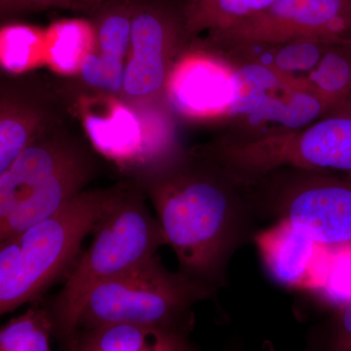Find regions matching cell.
Wrapping results in <instances>:
<instances>
[{
  "mask_svg": "<svg viewBox=\"0 0 351 351\" xmlns=\"http://www.w3.org/2000/svg\"><path fill=\"white\" fill-rule=\"evenodd\" d=\"M87 43L88 32L80 23L69 22L58 25L51 43V62L61 71H75L82 66Z\"/></svg>",
  "mask_w": 351,
  "mask_h": 351,
  "instance_id": "ffe728a7",
  "label": "cell"
},
{
  "mask_svg": "<svg viewBox=\"0 0 351 351\" xmlns=\"http://www.w3.org/2000/svg\"><path fill=\"white\" fill-rule=\"evenodd\" d=\"M212 1H214V0H191V1H189V5L186 6V10H189V9L198 8V7L205 5V4L209 3V2Z\"/></svg>",
  "mask_w": 351,
  "mask_h": 351,
  "instance_id": "7402d4cb",
  "label": "cell"
},
{
  "mask_svg": "<svg viewBox=\"0 0 351 351\" xmlns=\"http://www.w3.org/2000/svg\"><path fill=\"white\" fill-rule=\"evenodd\" d=\"M93 240L46 301L59 345L77 329L88 295L97 286L157 255L166 245L158 219L137 193H112L94 226Z\"/></svg>",
  "mask_w": 351,
  "mask_h": 351,
  "instance_id": "7a4b0ae2",
  "label": "cell"
},
{
  "mask_svg": "<svg viewBox=\"0 0 351 351\" xmlns=\"http://www.w3.org/2000/svg\"><path fill=\"white\" fill-rule=\"evenodd\" d=\"M9 0H0V7L2 5H4V4L6 3V2H8Z\"/></svg>",
  "mask_w": 351,
  "mask_h": 351,
  "instance_id": "603a6c76",
  "label": "cell"
},
{
  "mask_svg": "<svg viewBox=\"0 0 351 351\" xmlns=\"http://www.w3.org/2000/svg\"><path fill=\"white\" fill-rule=\"evenodd\" d=\"M39 46L38 32L22 25L0 29V66L9 73H19L36 62Z\"/></svg>",
  "mask_w": 351,
  "mask_h": 351,
  "instance_id": "d6986e66",
  "label": "cell"
},
{
  "mask_svg": "<svg viewBox=\"0 0 351 351\" xmlns=\"http://www.w3.org/2000/svg\"><path fill=\"white\" fill-rule=\"evenodd\" d=\"M250 160L261 173L297 169L351 177V113H334L297 130L257 138Z\"/></svg>",
  "mask_w": 351,
  "mask_h": 351,
  "instance_id": "ba28073f",
  "label": "cell"
},
{
  "mask_svg": "<svg viewBox=\"0 0 351 351\" xmlns=\"http://www.w3.org/2000/svg\"><path fill=\"white\" fill-rule=\"evenodd\" d=\"M38 114L19 92L0 89V176L36 141Z\"/></svg>",
  "mask_w": 351,
  "mask_h": 351,
  "instance_id": "9a60e30c",
  "label": "cell"
},
{
  "mask_svg": "<svg viewBox=\"0 0 351 351\" xmlns=\"http://www.w3.org/2000/svg\"><path fill=\"white\" fill-rule=\"evenodd\" d=\"M54 326L43 299L0 327V351H53Z\"/></svg>",
  "mask_w": 351,
  "mask_h": 351,
  "instance_id": "2e32d148",
  "label": "cell"
},
{
  "mask_svg": "<svg viewBox=\"0 0 351 351\" xmlns=\"http://www.w3.org/2000/svg\"><path fill=\"white\" fill-rule=\"evenodd\" d=\"M86 126L95 144L110 156H124L140 142V126L125 108H119L107 119L90 117Z\"/></svg>",
  "mask_w": 351,
  "mask_h": 351,
  "instance_id": "ac0fdd59",
  "label": "cell"
},
{
  "mask_svg": "<svg viewBox=\"0 0 351 351\" xmlns=\"http://www.w3.org/2000/svg\"><path fill=\"white\" fill-rule=\"evenodd\" d=\"M269 351H272V350H270Z\"/></svg>",
  "mask_w": 351,
  "mask_h": 351,
  "instance_id": "d4e9b609",
  "label": "cell"
},
{
  "mask_svg": "<svg viewBox=\"0 0 351 351\" xmlns=\"http://www.w3.org/2000/svg\"><path fill=\"white\" fill-rule=\"evenodd\" d=\"M175 21L154 9L134 14L132 57L124 69L123 87L131 96L158 92L167 80V54L174 43Z\"/></svg>",
  "mask_w": 351,
  "mask_h": 351,
  "instance_id": "30bf717a",
  "label": "cell"
},
{
  "mask_svg": "<svg viewBox=\"0 0 351 351\" xmlns=\"http://www.w3.org/2000/svg\"><path fill=\"white\" fill-rule=\"evenodd\" d=\"M295 41L351 44V0H276L265 11L207 36L208 47Z\"/></svg>",
  "mask_w": 351,
  "mask_h": 351,
  "instance_id": "52a82bcc",
  "label": "cell"
},
{
  "mask_svg": "<svg viewBox=\"0 0 351 351\" xmlns=\"http://www.w3.org/2000/svg\"><path fill=\"white\" fill-rule=\"evenodd\" d=\"M297 84L319 95L334 113H351V44H330Z\"/></svg>",
  "mask_w": 351,
  "mask_h": 351,
  "instance_id": "5bb4252c",
  "label": "cell"
},
{
  "mask_svg": "<svg viewBox=\"0 0 351 351\" xmlns=\"http://www.w3.org/2000/svg\"><path fill=\"white\" fill-rule=\"evenodd\" d=\"M89 174L80 154L34 141L0 176V246L59 213Z\"/></svg>",
  "mask_w": 351,
  "mask_h": 351,
  "instance_id": "8992f818",
  "label": "cell"
},
{
  "mask_svg": "<svg viewBox=\"0 0 351 351\" xmlns=\"http://www.w3.org/2000/svg\"><path fill=\"white\" fill-rule=\"evenodd\" d=\"M145 189L180 271L226 287L232 256L258 232L237 175L196 154L154 171Z\"/></svg>",
  "mask_w": 351,
  "mask_h": 351,
  "instance_id": "6da1fadb",
  "label": "cell"
},
{
  "mask_svg": "<svg viewBox=\"0 0 351 351\" xmlns=\"http://www.w3.org/2000/svg\"><path fill=\"white\" fill-rule=\"evenodd\" d=\"M110 193H80L63 210L0 246V316L43 299L66 278Z\"/></svg>",
  "mask_w": 351,
  "mask_h": 351,
  "instance_id": "3957f363",
  "label": "cell"
},
{
  "mask_svg": "<svg viewBox=\"0 0 351 351\" xmlns=\"http://www.w3.org/2000/svg\"><path fill=\"white\" fill-rule=\"evenodd\" d=\"M41 1H44V2H52V1H56V0H41Z\"/></svg>",
  "mask_w": 351,
  "mask_h": 351,
  "instance_id": "cb8c5ba5",
  "label": "cell"
},
{
  "mask_svg": "<svg viewBox=\"0 0 351 351\" xmlns=\"http://www.w3.org/2000/svg\"><path fill=\"white\" fill-rule=\"evenodd\" d=\"M239 177L258 221H287L318 246L351 247V177L297 169Z\"/></svg>",
  "mask_w": 351,
  "mask_h": 351,
  "instance_id": "5b68a950",
  "label": "cell"
},
{
  "mask_svg": "<svg viewBox=\"0 0 351 351\" xmlns=\"http://www.w3.org/2000/svg\"><path fill=\"white\" fill-rule=\"evenodd\" d=\"M168 89L176 107L201 119H228L237 96L230 64L204 50L176 66Z\"/></svg>",
  "mask_w": 351,
  "mask_h": 351,
  "instance_id": "9c48e42d",
  "label": "cell"
},
{
  "mask_svg": "<svg viewBox=\"0 0 351 351\" xmlns=\"http://www.w3.org/2000/svg\"><path fill=\"white\" fill-rule=\"evenodd\" d=\"M189 332L172 328L108 324L77 330L60 351H196Z\"/></svg>",
  "mask_w": 351,
  "mask_h": 351,
  "instance_id": "8fae6325",
  "label": "cell"
},
{
  "mask_svg": "<svg viewBox=\"0 0 351 351\" xmlns=\"http://www.w3.org/2000/svg\"><path fill=\"white\" fill-rule=\"evenodd\" d=\"M321 351H351V301L339 306L321 335Z\"/></svg>",
  "mask_w": 351,
  "mask_h": 351,
  "instance_id": "44dd1931",
  "label": "cell"
},
{
  "mask_svg": "<svg viewBox=\"0 0 351 351\" xmlns=\"http://www.w3.org/2000/svg\"><path fill=\"white\" fill-rule=\"evenodd\" d=\"M276 0H214L184 12L189 32H207V36L223 31L241 21L258 15Z\"/></svg>",
  "mask_w": 351,
  "mask_h": 351,
  "instance_id": "e0dca14e",
  "label": "cell"
},
{
  "mask_svg": "<svg viewBox=\"0 0 351 351\" xmlns=\"http://www.w3.org/2000/svg\"><path fill=\"white\" fill-rule=\"evenodd\" d=\"M132 19L125 11L108 14L99 29L101 55L85 56L80 66L85 82L110 91L123 86V58L131 39Z\"/></svg>",
  "mask_w": 351,
  "mask_h": 351,
  "instance_id": "4fadbf2b",
  "label": "cell"
},
{
  "mask_svg": "<svg viewBox=\"0 0 351 351\" xmlns=\"http://www.w3.org/2000/svg\"><path fill=\"white\" fill-rule=\"evenodd\" d=\"M257 244L270 277L289 289L307 287L313 277V262L318 246L306 234L285 221L258 232Z\"/></svg>",
  "mask_w": 351,
  "mask_h": 351,
  "instance_id": "7c38bea8",
  "label": "cell"
},
{
  "mask_svg": "<svg viewBox=\"0 0 351 351\" xmlns=\"http://www.w3.org/2000/svg\"><path fill=\"white\" fill-rule=\"evenodd\" d=\"M216 293L180 270L170 271L156 255L97 286L82 307L76 331L132 324L191 332L193 307Z\"/></svg>",
  "mask_w": 351,
  "mask_h": 351,
  "instance_id": "277c9868",
  "label": "cell"
}]
</instances>
